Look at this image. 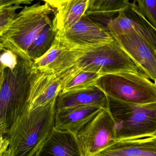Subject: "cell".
I'll list each match as a JSON object with an SVG mask.
<instances>
[{"mask_svg":"<svg viewBox=\"0 0 156 156\" xmlns=\"http://www.w3.org/2000/svg\"><path fill=\"white\" fill-rule=\"evenodd\" d=\"M34 71L33 61H26L19 57L18 63L13 69L1 68V136L8 135L28 111L31 82Z\"/></svg>","mask_w":156,"mask_h":156,"instance_id":"cell-1","label":"cell"},{"mask_svg":"<svg viewBox=\"0 0 156 156\" xmlns=\"http://www.w3.org/2000/svg\"><path fill=\"white\" fill-rule=\"evenodd\" d=\"M56 99L27 111L6 135L10 156H34L54 128Z\"/></svg>","mask_w":156,"mask_h":156,"instance_id":"cell-2","label":"cell"},{"mask_svg":"<svg viewBox=\"0 0 156 156\" xmlns=\"http://www.w3.org/2000/svg\"><path fill=\"white\" fill-rule=\"evenodd\" d=\"M44 2L25 6L18 13L15 20L0 34L1 51L10 50L21 59L32 61L28 56V49L43 29L52 24L50 15L53 10Z\"/></svg>","mask_w":156,"mask_h":156,"instance_id":"cell-3","label":"cell"},{"mask_svg":"<svg viewBox=\"0 0 156 156\" xmlns=\"http://www.w3.org/2000/svg\"><path fill=\"white\" fill-rule=\"evenodd\" d=\"M81 71L101 76L121 73H138L137 66L114 39L112 41L87 51L67 69L55 74L60 80Z\"/></svg>","mask_w":156,"mask_h":156,"instance_id":"cell-4","label":"cell"},{"mask_svg":"<svg viewBox=\"0 0 156 156\" xmlns=\"http://www.w3.org/2000/svg\"><path fill=\"white\" fill-rule=\"evenodd\" d=\"M108 97V108L115 124L116 140L156 136V102L131 104Z\"/></svg>","mask_w":156,"mask_h":156,"instance_id":"cell-5","label":"cell"},{"mask_svg":"<svg viewBox=\"0 0 156 156\" xmlns=\"http://www.w3.org/2000/svg\"><path fill=\"white\" fill-rule=\"evenodd\" d=\"M95 85L108 97L126 103L146 104L156 102V87L141 71L100 76Z\"/></svg>","mask_w":156,"mask_h":156,"instance_id":"cell-6","label":"cell"},{"mask_svg":"<svg viewBox=\"0 0 156 156\" xmlns=\"http://www.w3.org/2000/svg\"><path fill=\"white\" fill-rule=\"evenodd\" d=\"M76 136L84 156H94L115 141V124L108 108H102Z\"/></svg>","mask_w":156,"mask_h":156,"instance_id":"cell-7","label":"cell"},{"mask_svg":"<svg viewBox=\"0 0 156 156\" xmlns=\"http://www.w3.org/2000/svg\"><path fill=\"white\" fill-rule=\"evenodd\" d=\"M55 38L69 50L85 52L114 40L107 30L85 16L70 30L56 34Z\"/></svg>","mask_w":156,"mask_h":156,"instance_id":"cell-8","label":"cell"},{"mask_svg":"<svg viewBox=\"0 0 156 156\" xmlns=\"http://www.w3.org/2000/svg\"><path fill=\"white\" fill-rule=\"evenodd\" d=\"M122 49L149 79L156 80V52L136 32L114 37Z\"/></svg>","mask_w":156,"mask_h":156,"instance_id":"cell-9","label":"cell"},{"mask_svg":"<svg viewBox=\"0 0 156 156\" xmlns=\"http://www.w3.org/2000/svg\"><path fill=\"white\" fill-rule=\"evenodd\" d=\"M61 90V80L55 74L34 69L31 82L28 111L43 106L55 100Z\"/></svg>","mask_w":156,"mask_h":156,"instance_id":"cell-10","label":"cell"},{"mask_svg":"<svg viewBox=\"0 0 156 156\" xmlns=\"http://www.w3.org/2000/svg\"><path fill=\"white\" fill-rule=\"evenodd\" d=\"M90 0L44 1L53 9L52 26L56 34L66 31L85 14Z\"/></svg>","mask_w":156,"mask_h":156,"instance_id":"cell-11","label":"cell"},{"mask_svg":"<svg viewBox=\"0 0 156 156\" xmlns=\"http://www.w3.org/2000/svg\"><path fill=\"white\" fill-rule=\"evenodd\" d=\"M84 52L69 50L55 38L50 50L34 61V67L41 72L58 73L73 65Z\"/></svg>","mask_w":156,"mask_h":156,"instance_id":"cell-12","label":"cell"},{"mask_svg":"<svg viewBox=\"0 0 156 156\" xmlns=\"http://www.w3.org/2000/svg\"><path fill=\"white\" fill-rule=\"evenodd\" d=\"M34 156H84L76 136L54 128Z\"/></svg>","mask_w":156,"mask_h":156,"instance_id":"cell-13","label":"cell"},{"mask_svg":"<svg viewBox=\"0 0 156 156\" xmlns=\"http://www.w3.org/2000/svg\"><path fill=\"white\" fill-rule=\"evenodd\" d=\"M102 108L96 106L83 105L56 110L54 128L76 136L80 129Z\"/></svg>","mask_w":156,"mask_h":156,"instance_id":"cell-14","label":"cell"},{"mask_svg":"<svg viewBox=\"0 0 156 156\" xmlns=\"http://www.w3.org/2000/svg\"><path fill=\"white\" fill-rule=\"evenodd\" d=\"M108 97L99 87L95 85L84 89L60 92L56 98V110L79 106L92 105L108 108Z\"/></svg>","mask_w":156,"mask_h":156,"instance_id":"cell-15","label":"cell"},{"mask_svg":"<svg viewBox=\"0 0 156 156\" xmlns=\"http://www.w3.org/2000/svg\"><path fill=\"white\" fill-rule=\"evenodd\" d=\"M94 156H156V136L116 140Z\"/></svg>","mask_w":156,"mask_h":156,"instance_id":"cell-16","label":"cell"},{"mask_svg":"<svg viewBox=\"0 0 156 156\" xmlns=\"http://www.w3.org/2000/svg\"><path fill=\"white\" fill-rule=\"evenodd\" d=\"M130 5L128 0H90L84 16L105 29V26L110 20L119 12L126 11Z\"/></svg>","mask_w":156,"mask_h":156,"instance_id":"cell-17","label":"cell"},{"mask_svg":"<svg viewBox=\"0 0 156 156\" xmlns=\"http://www.w3.org/2000/svg\"><path fill=\"white\" fill-rule=\"evenodd\" d=\"M125 12L133 22L134 32L142 36L156 52V30L138 11L136 1L130 3V7Z\"/></svg>","mask_w":156,"mask_h":156,"instance_id":"cell-18","label":"cell"},{"mask_svg":"<svg viewBox=\"0 0 156 156\" xmlns=\"http://www.w3.org/2000/svg\"><path fill=\"white\" fill-rule=\"evenodd\" d=\"M56 35L52 24L44 28L28 49V54L30 60L34 62L44 55L51 47Z\"/></svg>","mask_w":156,"mask_h":156,"instance_id":"cell-19","label":"cell"},{"mask_svg":"<svg viewBox=\"0 0 156 156\" xmlns=\"http://www.w3.org/2000/svg\"><path fill=\"white\" fill-rule=\"evenodd\" d=\"M101 76L99 74L81 71L67 78L61 80L62 93L84 89L95 85Z\"/></svg>","mask_w":156,"mask_h":156,"instance_id":"cell-20","label":"cell"},{"mask_svg":"<svg viewBox=\"0 0 156 156\" xmlns=\"http://www.w3.org/2000/svg\"><path fill=\"white\" fill-rule=\"evenodd\" d=\"M32 0H1L0 1V34L15 20L17 11L23 8L21 4H31Z\"/></svg>","mask_w":156,"mask_h":156,"instance_id":"cell-21","label":"cell"},{"mask_svg":"<svg viewBox=\"0 0 156 156\" xmlns=\"http://www.w3.org/2000/svg\"><path fill=\"white\" fill-rule=\"evenodd\" d=\"M137 10L156 30V1H136Z\"/></svg>","mask_w":156,"mask_h":156,"instance_id":"cell-22","label":"cell"},{"mask_svg":"<svg viewBox=\"0 0 156 156\" xmlns=\"http://www.w3.org/2000/svg\"><path fill=\"white\" fill-rule=\"evenodd\" d=\"M1 52V68H14L18 63L19 57L10 50H5Z\"/></svg>","mask_w":156,"mask_h":156,"instance_id":"cell-23","label":"cell"},{"mask_svg":"<svg viewBox=\"0 0 156 156\" xmlns=\"http://www.w3.org/2000/svg\"><path fill=\"white\" fill-rule=\"evenodd\" d=\"M0 156H10L9 143L6 136H0Z\"/></svg>","mask_w":156,"mask_h":156,"instance_id":"cell-24","label":"cell"},{"mask_svg":"<svg viewBox=\"0 0 156 156\" xmlns=\"http://www.w3.org/2000/svg\"><path fill=\"white\" fill-rule=\"evenodd\" d=\"M154 84H155V86H156V81H154Z\"/></svg>","mask_w":156,"mask_h":156,"instance_id":"cell-25","label":"cell"},{"mask_svg":"<svg viewBox=\"0 0 156 156\" xmlns=\"http://www.w3.org/2000/svg\"></svg>","mask_w":156,"mask_h":156,"instance_id":"cell-26","label":"cell"}]
</instances>
